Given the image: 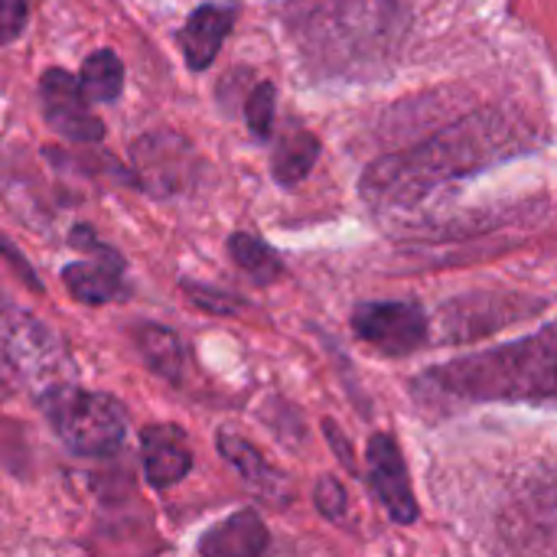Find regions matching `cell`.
<instances>
[{
  "label": "cell",
  "instance_id": "obj_1",
  "mask_svg": "<svg viewBox=\"0 0 557 557\" xmlns=\"http://www.w3.org/2000/svg\"><path fill=\"white\" fill-rule=\"evenodd\" d=\"M529 144V131L509 114L473 111L424 144L375 160L362 176V196L375 209H408L454 180L519 157Z\"/></svg>",
  "mask_w": 557,
  "mask_h": 557
},
{
  "label": "cell",
  "instance_id": "obj_2",
  "mask_svg": "<svg viewBox=\"0 0 557 557\" xmlns=\"http://www.w3.org/2000/svg\"><path fill=\"white\" fill-rule=\"evenodd\" d=\"M284 23L307 65L349 75L379 65L398 46L405 7L401 0H297Z\"/></svg>",
  "mask_w": 557,
  "mask_h": 557
},
{
  "label": "cell",
  "instance_id": "obj_3",
  "mask_svg": "<svg viewBox=\"0 0 557 557\" xmlns=\"http://www.w3.org/2000/svg\"><path fill=\"white\" fill-rule=\"evenodd\" d=\"M424 382L460 401H552L557 398V320L525 339L434 366Z\"/></svg>",
  "mask_w": 557,
  "mask_h": 557
},
{
  "label": "cell",
  "instance_id": "obj_4",
  "mask_svg": "<svg viewBox=\"0 0 557 557\" xmlns=\"http://www.w3.org/2000/svg\"><path fill=\"white\" fill-rule=\"evenodd\" d=\"M39 405L55 437L78 457H108L127 437V411L114 395L59 382L42 392Z\"/></svg>",
  "mask_w": 557,
  "mask_h": 557
},
{
  "label": "cell",
  "instance_id": "obj_5",
  "mask_svg": "<svg viewBox=\"0 0 557 557\" xmlns=\"http://www.w3.org/2000/svg\"><path fill=\"white\" fill-rule=\"evenodd\" d=\"M131 170L147 196L173 199L199 183L202 160L196 147L176 131H150L131 144Z\"/></svg>",
  "mask_w": 557,
  "mask_h": 557
},
{
  "label": "cell",
  "instance_id": "obj_6",
  "mask_svg": "<svg viewBox=\"0 0 557 557\" xmlns=\"http://www.w3.org/2000/svg\"><path fill=\"white\" fill-rule=\"evenodd\" d=\"M0 349L7 362L29 382H49L69 369V356L59 336L39 317L20 307L0 310Z\"/></svg>",
  "mask_w": 557,
  "mask_h": 557
},
{
  "label": "cell",
  "instance_id": "obj_7",
  "mask_svg": "<svg viewBox=\"0 0 557 557\" xmlns=\"http://www.w3.org/2000/svg\"><path fill=\"white\" fill-rule=\"evenodd\" d=\"M428 313L405 300L359 304L352 313V333L382 356H411L428 343Z\"/></svg>",
  "mask_w": 557,
  "mask_h": 557
},
{
  "label": "cell",
  "instance_id": "obj_8",
  "mask_svg": "<svg viewBox=\"0 0 557 557\" xmlns=\"http://www.w3.org/2000/svg\"><path fill=\"white\" fill-rule=\"evenodd\" d=\"M39 98L42 117L59 137L72 144H98L104 137V124L91 111V101L82 95V85L72 72L46 69L39 78Z\"/></svg>",
  "mask_w": 557,
  "mask_h": 557
},
{
  "label": "cell",
  "instance_id": "obj_9",
  "mask_svg": "<svg viewBox=\"0 0 557 557\" xmlns=\"http://www.w3.org/2000/svg\"><path fill=\"white\" fill-rule=\"evenodd\" d=\"M72 245L75 248H85L91 251V258L85 261H75V264H65L62 268V284L65 290L78 300V304H111L124 294V258L101 245L88 225H78L72 228Z\"/></svg>",
  "mask_w": 557,
  "mask_h": 557
},
{
  "label": "cell",
  "instance_id": "obj_10",
  "mask_svg": "<svg viewBox=\"0 0 557 557\" xmlns=\"http://www.w3.org/2000/svg\"><path fill=\"white\" fill-rule=\"evenodd\" d=\"M366 467H369V490L382 503L392 522L414 525L418 522V499L408 480V467L401 457V447L392 434H372L366 447Z\"/></svg>",
  "mask_w": 557,
  "mask_h": 557
},
{
  "label": "cell",
  "instance_id": "obj_11",
  "mask_svg": "<svg viewBox=\"0 0 557 557\" xmlns=\"http://www.w3.org/2000/svg\"><path fill=\"white\" fill-rule=\"evenodd\" d=\"M144 476L153 490H170L193 470V450L176 424H153L140 437Z\"/></svg>",
  "mask_w": 557,
  "mask_h": 557
},
{
  "label": "cell",
  "instance_id": "obj_12",
  "mask_svg": "<svg viewBox=\"0 0 557 557\" xmlns=\"http://www.w3.org/2000/svg\"><path fill=\"white\" fill-rule=\"evenodd\" d=\"M235 10L232 3H202L189 13V20L180 29V49L193 72H202L215 62L225 36L232 33Z\"/></svg>",
  "mask_w": 557,
  "mask_h": 557
},
{
  "label": "cell",
  "instance_id": "obj_13",
  "mask_svg": "<svg viewBox=\"0 0 557 557\" xmlns=\"http://www.w3.org/2000/svg\"><path fill=\"white\" fill-rule=\"evenodd\" d=\"M268 542L271 535L261 516L245 509L222 519L199 539V557H264Z\"/></svg>",
  "mask_w": 557,
  "mask_h": 557
},
{
  "label": "cell",
  "instance_id": "obj_14",
  "mask_svg": "<svg viewBox=\"0 0 557 557\" xmlns=\"http://www.w3.org/2000/svg\"><path fill=\"white\" fill-rule=\"evenodd\" d=\"M215 447L222 454V460L264 499H274V503H284L287 499V480L284 473H277L261 454L255 444H248L245 437L232 434V431H219L215 434Z\"/></svg>",
  "mask_w": 557,
  "mask_h": 557
},
{
  "label": "cell",
  "instance_id": "obj_15",
  "mask_svg": "<svg viewBox=\"0 0 557 557\" xmlns=\"http://www.w3.org/2000/svg\"><path fill=\"white\" fill-rule=\"evenodd\" d=\"M78 85H82V95H85L88 101L111 104V101H117L121 91H124V62L117 59L114 49H95V52L82 62Z\"/></svg>",
  "mask_w": 557,
  "mask_h": 557
},
{
  "label": "cell",
  "instance_id": "obj_16",
  "mask_svg": "<svg viewBox=\"0 0 557 557\" xmlns=\"http://www.w3.org/2000/svg\"><path fill=\"white\" fill-rule=\"evenodd\" d=\"M137 346H140V356L144 362L166 382H180L183 379V343L173 330L166 326H157V323H144L137 330Z\"/></svg>",
  "mask_w": 557,
  "mask_h": 557
},
{
  "label": "cell",
  "instance_id": "obj_17",
  "mask_svg": "<svg viewBox=\"0 0 557 557\" xmlns=\"http://www.w3.org/2000/svg\"><path fill=\"white\" fill-rule=\"evenodd\" d=\"M317 157H320V140L310 131H290L271 157V173L281 186H297L300 180H307Z\"/></svg>",
  "mask_w": 557,
  "mask_h": 557
},
{
  "label": "cell",
  "instance_id": "obj_18",
  "mask_svg": "<svg viewBox=\"0 0 557 557\" xmlns=\"http://www.w3.org/2000/svg\"><path fill=\"white\" fill-rule=\"evenodd\" d=\"M228 255L255 284H274L284 274V264H281L277 251L268 242H261L258 235H251V232H235L228 238Z\"/></svg>",
  "mask_w": 557,
  "mask_h": 557
},
{
  "label": "cell",
  "instance_id": "obj_19",
  "mask_svg": "<svg viewBox=\"0 0 557 557\" xmlns=\"http://www.w3.org/2000/svg\"><path fill=\"white\" fill-rule=\"evenodd\" d=\"M274 98H277V91L271 82H258L245 98V121H248L251 134L261 140L271 137V127H274Z\"/></svg>",
  "mask_w": 557,
  "mask_h": 557
},
{
  "label": "cell",
  "instance_id": "obj_20",
  "mask_svg": "<svg viewBox=\"0 0 557 557\" xmlns=\"http://www.w3.org/2000/svg\"><path fill=\"white\" fill-rule=\"evenodd\" d=\"M183 290L189 294V300L209 313H238L242 310V300L235 294H225V290H215V287H206V284H193V281H183Z\"/></svg>",
  "mask_w": 557,
  "mask_h": 557
},
{
  "label": "cell",
  "instance_id": "obj_21",
  "mask_svg": "<svg viewBox=\"0 0 557 557\" xmlns=\"http://www.w3.org/2000/svg\"><path fill=\"white\" fill-rule=\"evenodd\" d=\"M313 503H317L323 519L343 522V516H346V486L339 480H333V476H323L317 483V490H313Z\"/></svg>",
  "mask_w": 557,
  "mask_h": 557
},
{
  "label": "cell",
  "instance_id": "obj_22",
  "mask_svg": "<svg viewBox=\"0 0 557 557\" xmlns=\"http://www.w3.org/2000/svg\"><path fill=\"white\" fill-rule=\"evenodd\" d=\"M26 16H29L26 0H0V42L20 39V33L26 29Z\"/></svg>",
  "mask_w": 557,
  "mask_h": 557
},
{
  "label": "cell",
  "instance_id": "obj_23",
  "mask_svg": "<svg viewBox=\"0 0 557 557\" xmlns=\"http://www.w3.org/2000/svg\"><path fill=\"white\" fill-rule=\"evenodd\" d=\"M326 437H330V444H333V450L339 454V460H343L346 467H352V444H346V437L339 434V428H336V421H326Z\"/></svg>",
  "mask_w": 557,
  "mask_h": 557
}]
</instances>
